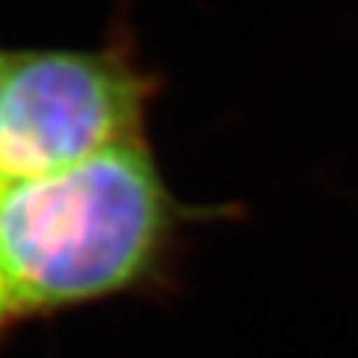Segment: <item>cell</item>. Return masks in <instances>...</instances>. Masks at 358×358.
I'll list each match as a JSON object with an SVG mask.
<instances>
[{"label": "cell", "instance_id": "1", "mask_svg": "<svg viewBox=\"0 0 358 358\" xmlns=\"http://www.w3.org/2000/svg\"><path fill=\"white\" fill-rule=\"evenodd\" d=\"M173 229L143 141L0 180V282L19 316L125 292L157 268Z\"/></svg>", "mask_w": 358, "mask_h": 358}, {"label": "cell", "instance_id": "2", "mask_svg": "<svg viewBox=\"0 0 358 358\" xmlns=\"http://www.w3.org/2000/svg\"><path fill=\"white\" fill-rule=\"evenodd\" d=\"M149 77L117 51H11L0 85V180L141 143Z\"/></svg>", "mask_w": 358, "mask_h": 358}, {"label": "cell", "instance_id": "3", "mask_svg": "<svg viewBox=\"0 0 358 358\" xmlns=\"http://www.w3.org/2000/svg\"><path fill=\"white\" fill-rule=\"evenodd\" d=\"M16 316H19V313H16V308H13L11 297H8L6 287H3V282H0V329H3L6 324H11Z\"/></svg>", "mask_w": 358, "mask_h": 358}, {"label": "cell", "instance_id": "4", "mask_svg": "<svg viewBox=\"0 0 358 358\" xmlns=\"http://www.w3.org/2000/svg\"><path fill=\"white\" fill-rule=\"evenodd\" d=\"M8 53L11 51H3L0 48V85H3V72H6V64H8Z\"/></svg>", "mask_w": 358, "mask_h": 358}]
</instances>
